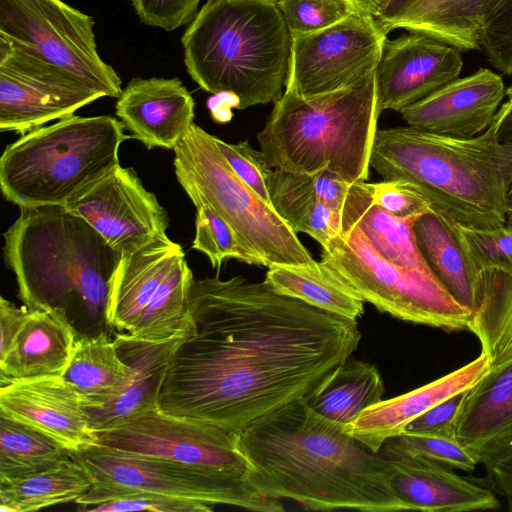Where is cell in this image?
Wrapping results in <instances>:
<instances>
[{
	"mask_svg": "<svg viewBox=\"0 0 512 512\" xmlns=\"http://www.w3.org/2000/svg\"><path fill=\"white\" fill-rule=\"evenodd\" d=\"M189 309L158 408L237 436L317 391L361 339L357 321L241 275L195 279Z\"/></svg>",
	"mask_w": 512,
	"mask_h": 512,
	"instance_id": "obj_1",
	"label": "cell"
},
{
	"mask_svg": "<svg viewBox=\"0 0 512 512\" xmlns=\"http://www.w3.org/2000/svg\"><path fill=\"white\" fill-rule=\"evenodd\" d=\"M238 445L250 464L248 482L261 495L306 510L404 511L380 453L303 399L255 420Z\"/></svg>",
	"mask_w": 512,
	"mask_h": 512,
	"instance_id": "obj_2",
	"label": "cell"
},
{
	"mask_svg": "<svg viewBox=\"0 0 512 512\" xmlns=\"http://www.w3.org/2000/svg\"><path fill=\"white\" fill-rule=\"evenodd\" d=\"M382 180L410 183L447 226L506 225L512 142L500 137V114L481 134L455 137L411 126L377 130L370 158Z\"/></svg>",
	"mask_w": 512,
	"mask_h": 512,
	"instance_id": "obj_3",
	"label": "cell"
},
{
	"mask_svg": "<svg viewBox=\"0 0 512 512\" xmlns=\"http://www.w3.org/2000/svg\"><path fill=\"white\" fill-rule=\"evenodd\" d=\"M4 258L30 310L64 313L78 336L110 329V284L122 254L64 206L20 208L4 233Z\"/></svg>",
	"mask_w": 512,
	"mask_h": 512,
	"instance_id": "obj_4",
	"label": "cell"
},
{
	"mask_svg": "<svg viewBox=\"0 0 512 512\" xmlns=\"http://www.w3.org/2000/svg\"><path fill=\"white\" fill-rule=\"evenodd\" d=\"M191 78L237 109L275 101L286 84L291 35L276 0H208L181 38Z\"/></svg>",
	"mask_w": 512,
	"mask_h": 512,
	"instance_id": "obj_5",
	"label": "cell"
},
{
	"mask_svg": "<svg viewBox=\"0 0 512 512\" xmlns=\"http://www.w3.org/2000/svg\"><path fill=\"white\" fill-rule=\"evenodd\" d=\"M380 114L374 70L326 94L300 97L285 91L257 140L275 169L303 174L327 169L351 183L366 181Z\"/></svg>",
	"mask_w": 512,
	"mask_h": 512,
	"instance_id": "obj_6",
	"label": "cell"
},
{
	"mask_svg": "<svg viewBox=\"0 0 512 512\" xmlns=\"http://www.w3.org/2000/svg\"><path fill=\"white\" fill-rule=\"evenodd\" d=\"M124 129L112 116L71 115L22 134L0 158L3 196L19 208L66 206L120 165Z\"/></svg>",
	"mask_w": 512,
	"mask_h": 512,
	"instance_id": "obj_7",
	"label": "cell"
},
{
	"mask_svg": "<svg viewBox=\"0 0 512 512\" xmlns=\"http://www.w3.org/2000/svg\"><path fill=\"white\" fill-rule=\"evenodd\" d=\"M174 170L193 204L205 202L237 234L252 265L315 261L297 234L233 171L214 136L192 124L173 149Z\"/></svg>",
	"mask_w": 512,
	"mask_h": 512,
	"instance_id": "obj_8",
	"label": "cell"
},
{
	"mask_svg": "<svg viewBox=\"0 0 512 512\" xmlns=\"http://www.w3.org/2000/svg\"><path fill=\"white\" fill-rule=\"evenodd\" d=\"M90 474V490L75 503L93 506L149 493L230 505L257 512H282L281 500L257 493L246 480L167 459L118 451L99 444L73 452Z\"/></svg>",
	"mask_w": 512,
	"mask_h": 512,
	"instance_id": "obj_9",
	"label": "cell"
},
{
	"mask_svg": "<svg viewBox=\"0 0 512 512\" xmlns=\"http://www.w3.org/2000/svg\"><path fill=\"white\" fill-rule=\"evenodd\" d=\"M321 260L380 312L445 331H469L473 312L436 276L384 259L357 227L323 247Z\"/></svg>",
	"mask_w": 512,
	"mask_h": 512,
	"instance_id": "obj_10",
	"label": "cell"
},
{
	"mask_svg": "<svg viewBox=\"0 0 512 512\" xmlns=\"http://www.w3.org/2000/svg\"><path fill=\"white\" fill-rule=\"evenodd\" d=\"M94 19L62 0H0V37L70 74L103 97L121 79L100 57Z\"/></svg>",
	"mask_w": 512,
	"mask_h": 512,
	"instance_id": "obj_11",
	"label": "cell"
},
{
	"mask_svg": "<svg viewBox=\"0 0 512 512\" xmlns=\"http://www.w3.org/2000/svg\"><path fill=\"white\" fill-rule=\"evenodd\" d=\"M386 39L378 20L359 10L326 29L291 36L285 91L313 97L352 86L377 69Z\"/></svg>",
	"mask_w": 512,
	"mask_h": 512,
	"instance_id": "obj_12",
	"label": "cell"
},
{
	"mask_svg": "<svg viewBox=\"0 0 512 512\" xmlns=\"http://www.w3.org/2000/svg\"><path fill=\"white\" fill-rule=\"evenodd\" d=\"M96 434V444L118 451L167 459L248 481L251 468L237 435L159 408Z\"/></svg>",
	"mask_w": 512,
	"mask_h": 512,
	"instance_id": "obj_13",
	"label": "cell"
},
{
	"mask_svg": "<svg viewBox=\"0 0 512 512\" xmlns=\"http://www.w3.org/2000/svg\"><path fill=\"white\" fill-rule=\"evenodd\" d=\"M103 97L0 37V130L25 134Z\"/></svg>",
	"mask_w": 512,
	"mask_h": 512,
	"instance_id": "obj_14",
	"label": "cell"
},
{
	"mask_svg": "<svg viewBox=\"0 0 512 512\" xmlns=\"http://www.w3.org/2000/svg\"><path fill=\"white\" fill-rule=\"evenodd\" d=\"M64 207L84 219L122 255L167 235L166 209L133 168L118 165Z\"/></svg>",
	"mask_w": 512,
	"mask_h": 512,
	"instance_id": "obj_15",
	"label": "cell"
},
{
	"mask_svg": "<svg viewBox=\"0 0 512 512\" xmlns=\"http://www.w3.org/2000/svg\"><path fill=\"white\" fill-rule=\"evenodd\" d=\"M462 68L459 49L424 32L386 39L376 69L381 113L400 112L457 79Z\"/></svg>",
	"mask_w": 512,
	"mask_h": 512,
	"instance_id": "obj_16",
	"label": "cell"
},
{
	"mask_svg": "<svg viewBox=\"0 0 512 512\" xmlns=\"http://www.w3.org/2000/svg\"><path fill=\"white\" fill-rule=\"evenodd\" d=\"M87 406L63 376L0 383V416L42 432L71 453L97 443Z\"/></svg>",
	"mask_w": 512,
	"mask_h": 512,
	"instance_id": "obj_17",
	"label": "cell"
},
{
	"mask_svg": "<svg viewBox=\"0 0 512 512\" xmlns=\"http://www.w3.org/2000/svg\"><path fill=\"white\" fill-rule=\"evenodd\" d=\"M378 452L404 510L467 512L500 506L489 489L462 478L449 467L403 450L391 439Z\"/></svg>",
	"mask_w": 512,
	"mask_h": 512,
	"instance_id": "obj_18",
	"label": "cell"
},
{
	"mask_svg": "<svg viewBox=\"0 0 512 512\" xmlns=\"http://www.w3.org/2000/svg\"><path fill=\"white\" fill-rule=\"evenodd\" d=\"M506 87L501 75L488 68L457 78L403 108L408 126L455 137H473L493 122Z\"/></svg>",
	"mask_w": 512,
	"mask_h": 512,
	"instance_id": "obj_19",
	"label": "cell"
},
{
	"mask_svg": "<svg viewBox=\"0 0 512 512\" xmlns=\"http://www.w3.org/2000/svg\"><path fill=\"white\" fill-rule=\"evenodd\" d=\"M195 102L178 78H133L115 105L131 137L148 149L173 150L194 123Z\"/></svg>",
	"mask_w": 512,
	"mask_h": 512,
	"instance_id": "obj_20",
	"label": "cell"
},
{
	"mask_svg": "<svg viewBox=\"0 0 512 512\" xmlns=\"http://www.w3.org/2000/svg\"><path fill=\"white\" fill-rule=\"evenodd\" d=\"M490 368L489 356L481 352L471 362L432 382L368 407L345 429L378 452L386 440L403 433L410 422L436 404L472 387Z\"/></svg>",
	"mask_w": 512,
	"mask_h": 512,
	"instance_id": "obj_21",
	"label": "cell"
},
{
	"mask_svg": "<svg viewBox=\"0 0 512 512\" xmlns=\"http://www.w3.org/2000/svg\"><path fill=\"white\" fill-rule=\"evenodd\" d=\"M186 327L179 335L160 343L132 340L123 333H114L119 354L131 366L132 374L129 381L101 406L87 409L95 432L158 408L166 372Z\"/></svg>",
	"mask_w": 512,
	"mask_h": 512,
	"instance_id": "obj_22",
	"label": "cell"
},
{
	"mask_svg": "<svg viewBox=\"0 0 512 512\" xmlns=\"http://www.w3.org/2000/svg\"><path fill=\"white\" fill-rule=\"evenodd\" d=\"M496 0H389L375 17L387 34L396 28L420 31L461 52L480 49Z\"/></svg>",
	"mask_w": 512,
	"mask_h": 512,
	"instance_id": "obj_23",
	"label": "cell"
},
{
	"mask_svg": "<svg viewBox=\"0 0 512 512\" xmlns=\"http://www.w3.org/2000/svg\"><path fill=\"white\" fill-rule=\"evenodd\" d=\"M185 257L167 235L122 255L108 295L106 319L110 330L129 333L174 264Z\"/></svg>",
	"mask_w": 512,
	"mask_h": 512,
	"instance_id": "obj_24",
	"label": "cell"
},
{
	"mask_svg": "<svg viewBox=\"0 0 512 512\" xmlns=\"http://www.w3.org/2000/svg\"><path fill=\"white\" fill-rule=\"evenodd\" d=\"M78 333L57 310H30L8 351L0 356V383L64 376Z\"/></svg>",
	"mask_w": 512,
	"mask_h": 512,
	"instance_id": "obj_25",
	"label": "cell"
},
{
	"mask_svg": "<svg viewBox=\"0 0 512 512\" xmlns=\"http://www.w3.org/2000/svg\"><path fill=\"white\" fill-rule=\"evenodd\" d=\"M455 437L477 456L512 441V360L491 367L466 390Z\"/></svg>",
	"mask_w": 512,
	"mask_h": 512,
	"instance_id": "obj_26",
	"label": "cell"
},
{
	"mask_svg": "<svg viewBox=\"0 0 512 512\" xmlns=\"http://www.w3.org/2000/svg\"><path fill=\"white\" fill-rule=\"evenodd\" d=\"M275 292L299 299L315 308L357 321L364 300L324 261L301 265L274 264L263 280Z\"/></svg>",
	"mask_w": 512,
	"mask_h": 512,
	"instance_id": "obj_27",
	"label": "cell"
},
{
	"mask_svg": "<svg viewBox=\"0 0 512 512\" xmlns=\"http://www.w3.org/2000/svg\"><path fill=\"white\" fill-rule=\"evenodd\" d=\"M413 229L420 252L437 279L474 312L480 301L482 274L470 263L451 229L434 212L420 216Z\"/></svg>",
	"mask_w": 512,
	"mask_h": 512,
	"instance_id": "obj_28",
	"label": "cell"
},
{
	"mask_svg": "<svg viewBox=\"0 0 512 512\" xmlns=\"http://www.w3.org/2000/svg\"><path fill=\"white\" fill-rule=\"evenodd\" d=\"M131 366L120 356L108 331L80 335L64 378L87 400V409L101 406L131 378Z\"/></svg>",
	"mask_w": 512,
	"mask_h": 512,
	"instance_id": "obj_29",
	"label": "cell"
},
{
	"mask_svg": "<svg viewBox=\"0 0 512 512\" xmlns=\"http://www.w3.org/2000/svg\"><path fill=\"white\" fill-rule=\"evenodd\" d=\"M92 484L88 471L71 454L52 467L0 484V510L33 512L76 502Z\"/></svg>",
	"mask_w": 512,
	"mask_h": 512,
	"instance_id": "obj_30",
	"label": "cell"
},
{
	"mask_svg": "<svg viewBox=\"0 0 512 512\" xmlns=\"http://www.w3.org/2000/svg\"><path fill=\"white\" fill-rule=\"evenodd\" d=\"M383 378L375 365L345 361L304 402L315 412L343 425L353 422L368 407L382 400Z\"/></svg>",
	"mask_w": 512,
	"mask_h": 512,
	"instance_id": "obj_31",
	"label": "cell"
},
{
	"mask_svg": "<svg viewBox=\"0 0 512 512\" xmlns=\"http://www.w3.org/2000/svg\"><path fill=\"white\" fill-rule=\"evenodd\" d=\"M269 194L272 207L290 228L296 234H307L322 248L343 233L340 214L303 186L296 173L275 169Z\"/></svg>",
	"mask_w": 512,
	"mask_h": 512,
	"instance_id": "obj_32",
	"label": "cell"
},
{
	"mask_svg": "<svg viewBox=\"0 0 512 512\" xmlns=\"http://www.w3.org/2000/svg\"><path fill=\"white\" fill-rule=\"evenodd\" d=\"M194 280L185 257L179 259L143 310L134 329L123 334L132 340L160 343L182 333L190 316Z\"/></svg>",
	"mask_w": 512,
	"mask_h": 512,
	"instance_id": "obj_33",
	"label": "cell"
},
{
	"mask_svg": "<svg viewBox=\"0 0 512 512\" xmlns=\"http://www.w3.org/2000/svg\"><path fill=\"white\" fill-rule=\"evenodd\" d=\"M491 367L512 360V276L499 271L482 273L481 294L469 325Z\"/></svg>",
	"mask_w": 512,
	"mask_h": 512,
	"instance_id": "obj_34",
	"label": "cell"
},
{
	"mask_svg": "<svg viewBox=\"0 0 512 512\" xmlns=\"http://www.w3.org/2000/svg\"><path fill=\"white\" fill-rule=\"evenodd\" d=\"M71 454L42 432L0 416V484L52 467Z\"/></svg>",
	"mask_w": 512,
	"mask_h": 512,
	"instance_id": "obj_35",
	"label": "cell"
},
{
	"mask_svg": "<svg viewBox=\"0 0 512 512\" xmlns=\"http://www.w3.org/2000/svg\"><path fill=\"white\" fill-rule=\"evenodd\" d=\"M417 219L397 217L373 203L356 227L384 259L435 276L416 242L413 226Z\"/></svg>",
	"mask_w": 512,
	"mask_h": 512,
	"instance_id": "obj_36",
	"label": "cell"
},
{
	"mask_svg": "<svg viewBox=\"0 0 512 512\" xmlns=\"http://www.w3.org/2000/svg\"><path fill=\"white\" fill-rule=\"evenodd\" d=\"M464 254L481 274L499 271L512 276V225L493 229L448 226Z\"/></svg>",
	"mask_w": 512,
	"mask_h": 512,
	"instance_id": "obj_37",
	"label": "cell"
},
{
	"mask_svg": "<svg viewBox=\"0 0 512 512\" xmlns=\"http://www.w3.org/2000/svg\"><path fill=\"white\" fill-rule=\"evenodd\" d=\"M195 237L192 248L205 254L213 268L220 269L225 259L234 258L252 265L230 224L205 202H197Z\"/></svg>",
	"mask_w": 512,
	"mask_h": 512,
	"instance_id": "obj_38",
	"label": "cell"
},
{
	"mask_svg": "<svg viewBox=\"0 0 512 512\" xmlns=\"http://www.w3.org/2000/svg\"><path fill=\"white\" fill-rule=\"evenodd\" d=\"M403 450L437 464L471 472L479 464L478 456L455 435L404 431L390 438Z\"/></svg>",
	"mask_w": 512,
	"mask_h": 512,
	"instance_id": "obj_39",
	"label": "cell"
},
{
	"mask_svg": "<svg viewBox=\"0 0 512 512\" xmlns=\"http://www.w3.org/2000/svg\"><path fill=\"white\" fill-rule=\"evenodd\" d=\"M291 36L314 33L358 11L351 0H276Z\"/></svg>",
	"mask_w": 512,
	"mask_h": 512,
	"instance_id": "obj_40",
	"label": "cell"
},
{
	"mask_svg": "<svg viewBox=\"0 0 512 512\" xmlns=\"http://www.w3.org/2000/svg\"><path fill=\"white\" fill-rule=\"evenodd\" d=\"M215 143L233 171L264 202L271 205L269 181L273 167L264 153L254 149L247 140L236 144L227 143L214 136Z\"/></svg>",
	"mask_w": 512,
	"mask_h": 512,
	"instance_id": "obj_41",
	"label": "cell"
},
{
	"mask_svg": "<svg viewBox=\"0 0 512 512\" xmlns=\"http://www.w3.org/2000/svg\"><path fill=\"white\" fill-rule=\"evenodd\" d=\"M479 50L496 70L512 77V0H496L485 23Z\"/></svg>",
	"mask_w": 512,
	"mask_h": 512,
	"instance_id": "obj_42",
	"label": "cell"
},
{
	"mask_svg": "<svg viewBox=\"0 0 512 512\" xmlns=\"http://www.w3.org/2000/svg\"><path fill=\"white\" fill-rule=\"evenodd\" d=\"M214 506L211 503L199 500L141 493L113 499L93 506L78 507V510L85 512H211L214 510Z\"/></svg>",
	"mask_w": 512,
	"mask_h": 512,
	"instance_id": "obj_43",
	"label": "cell"
},
{
	"mask_svg": "<svg viewBox=\"0 0 512 512\" xmlns=\"http://www.w3.org/2000/svg\"><path fill=\"white\" fill-rule=\"evenodd\" d=\"M374 203L400 218H419L433 212L425 197L410 183L382 180L371 183Z\"/></svg>",
	"mask_w": 512,
	"mask_h": 512,
	"instance_id": "obj_44",
	"label": "cell"
},
{
	"mask_svg": "<svg viewBox=\"0 0 512 512\" xmlns=\"http://www.w3.org/2000/svg\"><path fill=\"white\" fill-rule=\"evenodd\" d=\"M201 0H131L139 19L146 25L172 31L190 24Z\"/></svg>",
	"mask_w": 512,
	"mask_h": 512,
	"instance_id": "obj_45",
	"label": "cell"
},
{
	"mask_svg": "<svg viewBox=\"0 0 512 512\" xmlns=\"http://www.w3.org/2000/svg\"><path fill=\"white\" fill-rule=\"evenodd\" d=\"M465 392H459L428 409L410 422L405 431L455 435L456 417Z\"/></svg>",
	"mask_w": 512,
	"mask_h": 512,
	"instance_id": "obj_46",
	"label": "cell"
},
{
	"mask_svg": "<svg viewBox=\"0 0 512 512\" xmlns=\"http://www.w3.org/2000/svg\"><path fill=\"white\" fill-rule=\"evenodd\" d=\"M493 488L500 493L512 511V441L478 456Z\"/></svg>",
	"mask_w": 512,
	"mask_h": 512,
	"instance_id": "obj_47",
	"label": "cell"
},
{
	"mask_svg": "<svg viewBox=\"0 0 512 512\" xmlns=\"http://www.w3.org/2000/svg\"><path fill=\"white\" fill-rule=\"evenodd\" d=\"M28 312L27 306L17 307L4 297L0 298V356L8 351Z\"/></svg>",
	"mask_w": 512,
	"mask_h": 512,
	"instance_id": "obj_48",
	"label": "cell"
},
{
	"mask_svg": "<svg viewBox=\"0 0 512 512\" xmlns=\"http://www.w3.org/2000/svg\"><path fill=\"white\" fill-rule=\"evenodd\" d=\"M500 137L503 141L512 142V101L504 102L499 110ZM507 225H512V181L508 190Z\"/></svg>",
	"mask_w": 512,
	"mask_h": 512,
	"instance_id": "obj_49",
	"label": "cell"
},
{
	"mask_svg": "<svg viewBox=\"0 0 512 512\" xmlns=\"http://www.w3.org/2000/svg\"><path fill=\"white\" fill-rule=\"evenodd\" d=\"M355 7L364 13L376 17L389 0H351Z\"/></svg>",
	"mask_w": 512,
	"mask_h": 512,
	"instance_id": "obj_50",
	"label": "cell"
},
{
	"mask_svg": "<svg viewBox=\"0 0 512 512\" xmlns=\"http://www.w3.org/2000/svg\"><path fill=\"white\" fill-rule=\"evenodd\" d=\"M507 100L512 101V85L506 88Z\"/></svg>",
	"mask_w": 512,
	"mask_h": 512,
	"instance_id": "obj_51",
	"label": "cell"
}]
</instances>
